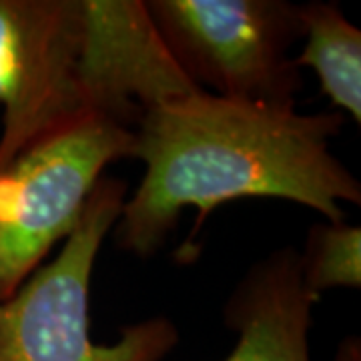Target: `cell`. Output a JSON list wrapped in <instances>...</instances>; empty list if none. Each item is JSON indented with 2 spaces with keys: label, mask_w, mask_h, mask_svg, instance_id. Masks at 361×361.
Masks as SVG:
<instances>
[{
  "label": "cell",
  "mask_w": 361,
  "mask_h": 361,
  "mask_svg": "<svg viewBox=\"0 0 361 361\" xmlns=\"http://www.w3.org/2000/svg\"><path fill=\"white\" fill-rule=\"evenodd\" d=\"M125 201V180L101 177L61 253L0 301V361H161L175 349L179 331L165 317L129 325L109 345L89 336L94 261Z\"/></svg>",
  "instance_id": "3957f363"
},
{
  "label": "cell",
  "mask_w": 361,
  "mask_h": 361,
  "mask_svg": "<svg viewBox=\"0 0 361 361\" xmlns=\"http://www.w3.org/2000/svg\"><path fill=\"white\" fill-rule=\"evenodd\" d=\"M173 61L211 94L295 104L301 68L289 49L301 40L299 4L287 0H147Z\"/></svg>",
  "instance_id": "277c9868"
},
{
  "label": "cell",
  "mask_w": 361,
  "mask_h": 361,
  "mask_svg": "<svg viewBox=\"0 0 361 361\" xmlns=\"http://www.w3.org/2000/svg\"><path fill=\"white\" fill-rule=\"evenodd\" d=\"M301 257L303 283L311 293L319 297L334 287L361 285V229L337 223H317L310 229L305 251Z\"/></svg>",
  "instance_id": "ba28073f"
},
{
  "label": "cell",
  "mask_w": 361,
  "mask_h": 361,
  "mask_svg": "<svg viewBox=\"0 0 361 361\" xmlns=\"http://www.w3.org/2000/svg\"><path fill=\"white\" fill-rule=\"evenodd\" d=\"M317 299L303 283L299 251H273L247 271L225 303V323L239 336L225 361H311V310ZM360 353L357 337H351L337 361H361Z\"/></svg>",
  "instance_id": "8992f818"
},
{
  "label": "cell",
  "mask_w": 361,
  "mask_h": 361,
  "mask_svg": "<svg viewBox=\"0 0 361 361\" xmlns=\"http://www.w3.org/2000/svg\"><path fill=\"white\" fill-rule=\"evenodd\" d=\"M133 129L90 116L42 137L0 171V301L77 227L109 163L130 157Z\"/></svg>",
  "instance_id": "5b68a950"
},
{
  "label": "cell",
  "mask_w": 361,
  "mask_h": 361,
  "mask_svg": "<svg viewBox=\"0 0 361 361\" xmlns=\"http://www.w3.org/2000/svg\"><path fill=\"white\" fill-rule=\"evenodd\" d=\"M303 49L295 65L310 66L331 103L361 121V32L336 2L299 4Z\"/></svg>",
  "instance_id": "52a82bcc"
},
{
  "label": "cell",
  "mask_w": 361,
  "mask_h": 361,
  "mask_svg": "<svg viewBox=\"0 0 361 361\" xmlns=\"http://www.w3.org/2000/svg\"><path fill=\"white\" fill-rule=\"evenodd\" d=\"M193 90L142 0H0V171L82 118L135 129Z\"/></svg>",
  "instance_id": "7a4b0ae2"
},
{
  "label": "cell",
  "mask_w": 361,
  "mask_h": 361,
  "mask_svg": "<svg viewBox=\"0 0 361 361\" xmlns=\"http://www.w3.org/2000/svg\"><path fill=\"white\" fill-rule=\"evenodd\" d=\"M339 113L237 101L193 90L149 109L133 129L130 157L145 175L116 221L125 251L149 257L165 245L187 207L199 211L185 253L215 207L245 197L295 201L331 223L341 203H361V185L334 153Z\"/></svg>",
  "instance_id": "6da1fadb"
}]
</instances>
